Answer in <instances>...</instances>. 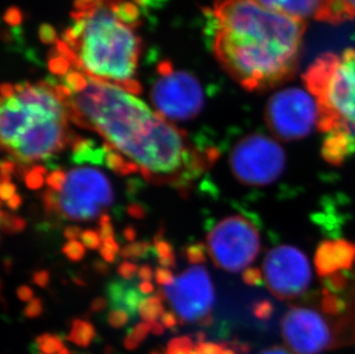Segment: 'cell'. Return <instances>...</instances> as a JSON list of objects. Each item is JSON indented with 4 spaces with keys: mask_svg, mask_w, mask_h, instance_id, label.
Listing matches in <instances>:
<instances>
[{
    "mask_svg": "<svg viewBox=\"0 0 355 354\" xmlns=\"http://www.w3.org/2000/svg\"><path fill=\"white\" fill-rule=\"evenodd\" d=\"M50 68L76 126L97 131L141 169L151 171L152 182L157 175L174 178L178 169L185 171L191 153L185 145V131L159 112H152L137 96L84 75L54 52Z\"/></svg>",
    "mask_w": 355,
    "mask_h": 354,
    "instance_id": "6da1fadb",
    "label": "cell"
},
{
    "mask_svg": "<svg viewBox=\"0 0 355 354\" xmlns=\"http://www.w3.org/2000/svg\"><path fill=\"white\" fill-rule=\"evenodd\" d=\"M211 47L222 68L248 91L284 83L298 69L306 22L253 0H214Z\"/></svg>",
    "mask_w": 355,
    "mask_h": 354,
    "instance_id": "7a4b0ae2",
    "label": "cell"
},
{
    "mask_svg": "<svg viewBox=\"0 0 355 354\" xmlns=\"http://www.w3.org/2000/svg\"><path fill=\"white\" fill-rule=\"evenodd\" d=\"M141 13L128 0H74L71 24L53 52L84 75L138 96Z\"/></svg>",
    "mask_w": 355,
    "mask_h": 354,
    "instance_id": "3957f363",
    "label": "cell"
},
{
    "mask_svg": "<svg viewBox=\"0 0 355 354\" xmlns=\"http://www.w3.org/2000/svg\"><path fill=\"white\" fill-rule=\"evenodd\" d=\"M324 289L315 305L290 308L282 319V336L295 354H321L355 344V298Z\"/></svg>",
    "mask_w": 355,
    "mask_h": 354,
    "instance_id": "277c9868",
    "label": "cell"
},
{
    "mask_svg": "<svg viewBox=\"0 0 355 354\" xmlns=\"http://www.w3.org/2000/svg\"><path fill=\"white\" fill-rule=\"evenodd\" d=\"M302 80L320 107L318 129L324 134L344 131L355 140V50L322 54Z\"/></svg>",
    "mask_w": 355,
    "mask_h": 354,
    "instance_id": "5b68a950",
    "label": "cell"
},
{
    "mask_svg": "<svg viewBox=\"0 0 355 354\" xmlns=\"http://www.w3.org/2000/svg\"><path fill=\"white\" fill-rule=\"evenodd\" d=\"M261 248L260 234L251 221L241 215L227 217L207 235V251L215 266L230 273L250 268Z\"/></svg>",
    "mask_w": 355,
    "mask_h": 354,
    "instance_id": "8992f818",
    "label": "cell"
},
{
    "mask_svg": "<svg viewBox=\"0 0 355 354\" xmlns=\"http://www.w3.org/2000/svg\"><path fill=\"white\" fill-rule=\"evenodd\" d=\"M229 164L241 184L261 187L274 183L284 173L286 155L283 147L262 134H250L232 149Z\"/></svg>",
    "mask_w": 355,
    "mask_h": 354,
    "instance_id": "52a82bcc",
    "label": "cell"
},
{
    "mask_svg": "<svg viewBox=\"0 0 355 354\" xmlns=\"http://www.w3.org/2000/svg\"><path fill=\"white\" fill-rule=\"evenodd\" d=\"M266 124L281 141H300L320 127L321 112L309 90L286 87L272 94L266 107Z\"/></svg>",
    "mask_w": 355,
    "mask_h": 354,
    "instance_id": "ba28073f",
    "label": "cell"
},
{
    "mask_svg": "<svg viewBox=\"0 0 355 354\" xmlns=\"http://www.w3.org/2000/svg\"><path fill=\"white\" fill-rule=\"evenodd\" d=\"M114 201L107 176L94 168L71 169L60 192L59 214L71 221H91L101 217Z\"/></svg>",
    "mask_w": 355,
    "mask_h": 354,
    "instance_id": "9c48e42d",
    "label": "cell"
},
{
    "mask_svg": "<svg viewBox=\"0 0 355 354\" xmlns=\"http://www.w3.org/2000/svg\"><path fill=\"white\" fill-rule=\"evenodd\" d=\"M159 76L151 89V101L157 112L173 121H188L204 107V91L197 77L178 71L169 61L159 65Z\"/></svg>",
    "mask_w": 355,
    "mask_h": 354,
    "instance_id": "30bf717a",
    "label": "cell"
},
{
    "mask_svg": "<svg viewBox=\"0 0 355 354\" xmlns=\"http://www.w3.org/2000/svg\"><path fill=\"white\" fill-rule=\"evenodd\" d=\"M261 271L267 289L282 301L302 297L312 283L309 258L291 245H278L269 251Z\"/></svg>",
    "mask_w": 355,
    "mask_h": 354,
    "instance_id": "8fae6325",
    "label": "cell"
},
{
    "mask_svg": "<svg viewBox=\"0 0 355 354\" xmlns=\"http://www.w3.org/2000/svg\"><path fill=\"white\" fill-rule=\"evenodd\" d=\"M164 291L181 323H199L211 314L214 287L208 271L201 266L189 268L176 276L174 283L164 287Z\"/></svg>",
    "mask_w": 355,
    "mask_h": 354,
    "instance_id": "7c38bea8",
    "label": "cell"
},
{
    "mask_svg": "<svg viewBox=\"0 0 355 354\" xmlns=\"http://www.w3.org/2000/svg\"><path fill=\"white\" fill-rule=\"evenodd\" d=\"M259 5L285 17L307 22L309 20L339 24L353 20L352 15L339 0H253Z\"/></svg>",
    "mask_w": 355,
    "mask_h": 354,
    "instance_id": "4fadbf2b",
    "label": "cell"
},
{
    "mask_svg": "<svg viewBox=\"0 0 355 354\" xmlns=\"http://www.w3.org/2000/svg\"><path fill=\"white\" fill-rule=\"evenodd\" d=\"M354 262L355 246L349 242H325L316 252V269L327 283L345 282V273L351 271Z\"/></svg>",
    "mask_w": 355,
    "mask_h": 354,
    "instance_id": "5bb4252c",
    "label": "cell"
},
{
    "mask_svg": "<svg viewBox=\"0 0 355 354\" xmlns=\"http://www.w3.org/2000/svg\"><path fill=\"white\" fill-rule=\"evenodd\" d=\"M355 151V140L344 131H331L325 136L322 155L332 165H340Z\"/></svg>",
    "mask_w": 355,
    "mask_h": 354,
    "instance_id": "9a60e30c",
    "label": "cell"
},
{
    "mask_svg": "<svg viewBox=\"0 0 355 354\" xmlns=\"http://www.w3.org/2000/svg\"><path fill=\"white\" fill-rule=\"evenodd\" d=\"M107 292L113 307L124 310L131 315L136 314L143 301L139 289H135L123 282L110 284Z\"/></svg>",
    "mask_w": 355,
    "mask_h": 354,
    "instance_id": "2e32d148",
    "label": "cell"
},
{
    "mask_svg": "<svg viewBox=\"0 0 355 354\" xmlns=\"http://www.w3.org/2000/svg\"><path fill=\"white\" fill-rule=\"evenodd\" d=\"M73 153H74L75 162L82 164V162H91V164L101 165L105 162L104 149H97L96 147V142L92 141L90 138L82 137L80 135H74V137L71 140V145Z\"/></svg>",
    "mask_w": 355,
    "mask_h": 354,
    "instance_id": "e0dca14e",
    "label": "cell"
},
{
    "mask_svg": "<svg viewBox=\"0 0 355 354\" xmlns=\"http://www.w3.org/2000/svg\"><path fill=\"white\" fill-rule=\"evenodd\" d=\"M138 313L141 315V318L148 322V323H153L157 322L158 319L162 318L164 314V304L162 301L158 296H151V297L144 298L139 305Z\"/></svg>",
    "mask_w": 355,
    "mask_h": 354,
    "instance_id": "ac0fdd59",
    "label": "cell"
},
{
    "mask_svg": "<svg viewBox=\"0 0 355 354\" xmlns=\"http://www.w3.org/2000/svg\"><path fill=\"white\" fill-rule=\"evenodd\" d=\"M94 336V328L90 322L87 321L75 320L71 326V330L69 332L68 338L71 342H74L75 344L80 345V346H87L90 344L92 338Z\"/></svg>",
    "mask_w": 355,
    "mask_h": 354,
    "instance_id": "d6986e66",
    "label": "cell"
},
{
    "mask_svg": "<svg viewBox=\"0 0 355 354\" xmlns=\"http://www.w3.org/2000/svg\"><path fill=\"white\" fill-rule=\"evenodd\" d=\"M47 175V168L43 165H34L31 168H26L22 174L24 183L31 190H38L43 187Z\"/></svg>",
    "mask_w": 355,
    "mask_h": 354,
    "instance_id": "ffe728a7",
    "label": "cell"
},
{
    "mask_svg": "<svg viewBox=\"0 0 355 354\" xmlns=\"http://www.w3.org/2000/svg\"><path fill=\"white\" fill-rule=\"evenodd\" d=\"M27 227V221L24 217L15 214L7 213L5 210L1 211V230L5 234H19Z\"/></svg>",
    "mask_w": 355,
    "mask_h": 354,
    "instance_id": "44dd1931",
    "label": "cell"
},
{
    "mask_svg": "<svg viewBox=\"0 0 355 354\" xmlns=\"http://www.w3.org/2000/svg\"><path fill=\"white\" fill-rule=\"evenodd\" d=\"M152 245L150 242L141 241L129 243L121 248L120 255L123 259H141L146 258L151 252Z\"/></svg>",
    "mask_w": 355,
    "mask_h": 354,
    "instance_id": "7402d4cb",
    "label": "cell"
},
{
    "mask_svg": "<svg viewBox=\"0 0 355 354\" xmlns=\"http://www.w3.org/2000/svg\"><path fill=\"white\" fill-rule=\"evenodd\" d=\"M151 324L148 322H141L135 327L134 330L131 331L130 335L125 338V346L128 348H134L148 336V331L151 330Z\"/></svg>",
    "mask_w": 355,
    "mask_h": 354,
    "instance_id": "603a6c76",
    "label": "cell"
},
{
    "mask_svg": "<svg viewBox=\"0 0 355 354\" xmlns=\"http://www.w3.org/2000/svg\"><path fill=\"white\" fill-rule=\"evenodd\" d=\"M185 258L190 264L198 266L206 261V246L202 243H195L185 248Z\"/></svg>",
    "mask_w": 355,
    "mask_h": 354,
    "instance_id": "cb8c5ba5",
    "label": "cell"
},
{
    "mask_svg": "<svg viewBox=\"0 0 355 354\" xmlns=\"http://www.w3.org/2000/svg\"><path fill=\"white\" fill-rule=\"evenodd\" d=\"M62 253L71 261L78 262L85 257V246L82 242L69 241L62 246Z\"/></svg>",
    "mask_w": 355,
    "mask_h": 354,
    "instance_id": "d4e9b609",
    "label": "cell"
},
{
    "mask_svg": "<svg viewBox=\"0 0 355 354\" xmlns=\"http://www.w3.org/2000/svg\"><path fill=\"white\" fill-rule=\"evenodd\" d=\"M44 210L46 212L47 215H52V214H59V201H60V192L52 190V189H47L43 194Z\"/></svg>",
    "mask_w": 355,
    "mask_h": 354,
    "instance_id": "484cf974",
    "label": "cell"
},
{
    "mask_svg": "<svg viewBox=\"0 0 355 354\" xmlns=\"http://www.w3.org/2000/svg\"><path fill=\"white\" fill-rule=\"evenodd\" d=\"M37 343L40 350L46 354H54L62 351V343L58 337L50 335H43L37 338Z\"/></svg>",
    "mask_w": 355,
    "mask_h": 354,
    "instance_id": "4316f807",
    "label": "cell"
},
{
    "mask_svg": "<svg viewBox=\"0 0 355 354\" xmlns=\"http://www.w3.org/2000/svg\"><path fill=\"white\" fill-rule=\"evenodd\" d=\"M80 238L84 246L90 248V250H101V246H103L101 235L97 230H92V229L83 230Z\"/></svg>",
    "mask_w": 355,
    "mask_h": 354,
    "instance_id": "83f0119b",
    "label": "cell"
},
{
    "mask_svg": "<svg viewBox=\"0 0 355 354\" xmlns=\"http://www.w3.org/2000/svg\"><path fill=\"white\" fill-rule=\"evenodd\" d=\"M67 180V174L64 171H53L46 176V184L52 190L61 192Z\"/></svg>",
    "mask_w": 355,
    "mask_h": 354,
    "instance_id": "f1b7e54d",
    "label": "cell"
},
{
    "mask_svg": "<svg viewBox=\"0 0 355 354\" xmlns=\"http://www.w3.org/2000/svg\"><path fill=\"white\" fill-rule=\"evenodd\" d=\"M108 323L111 324L112 327L122 328L123 326L129 322L130 314L124 310L120 308H113L110 313H108Z\"/></svg>",
    "mask_w": 355,
    "mask_h": 354,
    "instance_id": "f546056e",
    "label": "cell"
},
{
    "mask_svg": "<svg viewBox=\"0 0 355 354\" xmlns=\"http://www.w3.org/2000/svg\"><path fill=\"white\" fill-rule=\"evenodd\" d=\"M124 164H125L124 158L122 157V154L119 153L116 151H113L111 153L106 154L105 165H106L110 169L115 171L116 174L120 171L121 168L123 167Z\"/></svg>",
    "mask_w": 355,
    "mask_h": 354,
    "instance_id": "4dcf8cb0",
    "label": "cell"
},
{
    "mask_svg": "<svg viewBox=\"0 0 355 354\" xmlns=\"http://www.w3.org/2000/svg\"><path fill=\"white\" fill-rule=\"evenodd\" d=\"M138 269H139V267H138L137 264H134V262L123 261L119 266L118 273L121 278L127 280V281H130V280L134 278L135 275L138 274Z\"/></svg>",
    "mask_w": 355,
    "mask_h": 354,
    "instance_id": "1f68e13d",
    "label": "cell"
},
{
    "mask_svg": "<svg viewBox=\"0 0 355 354\" xmlns=\"http://www.w3.org/2000/svg\"><path fill=\"white\" fill-rule=\"evenodd\" d=\"M155 281L160 285H164V287H169L171 284L174 283L175 278L171 269L164 267H158L155 269Z\"/></svg>",
    "mask_w": 355,
    "mask_h": 354,
    "instance_id": "d6a6232c",
    "label": "cell"
},
{
    "mask_svg": "<svg viewBox=\"0 0 355 354\" xmlns=\"http://www.w3.org/2000/svg\"><path fill=\"white\" fill-rule=\"evenodd\" d=\"M130 3H135L136 6L141 8V12H148L151 10H158L167 3V0H128Z\"/></svg>",
    "mask_w": 355,
    "mask_h": 354,
    "instance_id": "836d02e7",
    "label": "cell"
},
{
    "mask_svg": "<svg viewBox=\"0 0 355 354\" xmlns=\"http://www.w3.org/2000/svg\"><path fill=\"white\" fill-rule=\"evenodd\" d=\"M243 281L248 285H258L263 281L262 278V271L257 268H248L246 271H243Z\"/></svg>",
    "mask_w": 355,
    "mask_h": 354,
    "instance_id": "e575fe53",
    "label": "cell"
},
{
    "mask_svg": "<svg viewBox=\"0 0 355 354\" xmlns=\"http://www.w3.org/2000/svg\"><path fill=\"white\" fill-rule=\"evenodd\" d=\"M43 312V303L40 298H34L31 303H28L27 307L24 308V315L27 318H37Z\"/></svg>",
    "mask_w": 355,
    "mask_h": 354,
    "instance_id": "d590c367",
    "label": "cell"
},
{
    "mask_svg": "<svg viewBox=\"0 0 355 354\" xmlns=\"http://www.w3.org/2000/svg\"><path fill=\"white\" fill-rule=\"evenodd\" d=\"M17 194V185L12 180H1L0 185V198L3 201H8Z\"/></svg>",
    "mask_w": 355,
    "mask_h": 354,
    "instance_id": "8d00e7d4",
    "label": "cell"
},
{
    "mask_svg": "<svg viewBox=\"0 0 355 354\" xmlns=\"http://www.w3.org/2000/svg\"><path fill=\"white\" fill-rule=\"evenodd\" d=\"M155 251L158 254V259H164V258H171L174 255V248L169 242L162 241L159 242L155 244Z\"/></svg>",
    "mask_w": 355,
    "mask_h": 354,
    "instance_id": "74e56055",
    "label": "cell"
},
{
    "mask_svg": "<svg viewBox=\"0 0 355 354\" xmlns=\"http://www.w3.org/2000/svg\"><path fill=\"white\" fill-rule=\"evenodd\" d=\"M17 165L13 160H3L1 162V180H12V175L17 173Z\"/></svg>",
    "mask_w": 355,
    "mask_h": 354,
    "instance_id": "f35d334b",
    "label": "cell"
},
{
    "mask_svg": "<svg viewBox=\"0 0 355 354\" xmlns=\"http://www.w3.org/2000/svg\"><path fill=\"white\" fill-rule=\"evenodd\" d=\"M50 273H49V271H35L33 278H31L33 283L36 284V285L40 287H46L49 283H50Z\"/></svg>",
    "mask_w": 355,
    "mask_h": 354,
    "instance_id": "ab89813d",
    "label": "cell"
},
{
    "mask_svg": "<svg viewBox=\"0 0 355 354\" xmlns=\"http://www.w3.org/2000/svg\"><path fill=\"white\" fill-rule=\"evenodd\" d=\"M202 152H204L205 158H206L209 167H211V165L215 164L221 157V151L218 150V147L209 146L207 149H205V151H202Z\"/></svg>",
    "mask_w": 355,
    "mask_h": 354,
    "instance_id": "60d3db41",
    "label": "cell"
},
{
    "mask_svg": "<svg viewBox=\"0 0 355 354\" xmlns=\"http://www.w3.org/2000/svg\"><path fill=\"white\" fill-rule=\"evenodd\" d=\"M127 213L130 215L131 217H134V219H137V220H141V219H144L146 217V211H145V208L141 206V204H130L127 208Z\"/></svg>",
    "mask_w": 355,
    "mask_h": 354,
    "instance_id": "b9f144b4",
    "label": "cell"
},
{
    "mask_svg": "<svg viewBox=\"0 0 355 354\" xmlns=\"http://www.w3.org/2000/svg\"><path fill=\"white\" fill-rule=\"evenodd\" d=\"M17 296L21 301L31 303L34 299V291L31 290V287L28 285H21L17 287Z\"/></svg>",
    "mask_w": 355,
    "mask_h": 354,
    "instance_id": "7bdbcfd3",
    "label": "cell"
},
{
    "mask_svg": "<svg viewBox=\"0 0 355 354\" xmlns=\"http://www.w3.org/2000/svg\"><path fill=\"white\" fill-rule=\"evenodd\" d=\"M83 230L78 226H68L64 228V237L69 241H78V238L80 237Z\"/></svg>",
    "mask_w": 355,
    "mask_h": 354,
    "instance_id": "ee69618b",
    "label": "cell"
},
{
    "mask_svg": "<svg viewBox=\"0 0 355 354\" xmlns=\"http://www.w3.org/2000/svg\"><path fill=\"white\" fill-rule=\"evenodd\" d=\"M138 171H141L139 165L136 164L135 161H127L124 164L123 167L121 168L118 174L121 175V176H128V175L135 174V173H138Z\"/></svg>",
    "mask_w": 355,
    "mask_h": 354,
    "instance_id": "f6af8a7d",
    "label": "cell"
},
{
    "mask_svg": "<svg viewBox=\"0 0 355 354\" xmlns=\"http://www.w3.org/2000/svg\"><path fill=\"white\" fill-rule=\"evenodd\" d=\"M138 278L141 280V282L150 281L151 282L153 278V269H152L150 264H143L138 269Z\"/></svg>",
    "mask_w": 355,
    "mask_h": 354,
    "instance_id": "bcb514c9",
    "label": "cell"
},
{
    "mask_svg": "<svg viewBox=\"0 0 355 354\" xmlns=\"http://www.w3.org/2000/svg\"><path fill=\"white\" fill-rule=\"evenodd\" d=\"M161 323L166 328H173L178 324V315L174 312H164V314L161 318Z\"/></svg>",
    "mask_w": 355,
    "mask_h": 354,
    "instance_id": "7dc6e473",
    "label": "cell"
},
{
    "mask_svg": "<svg viewBox=\"0 0 355 354\" xmlns=\"http://www.w3.org/2000/svg\"><path fill=\"white\" fill-rule=\"evenodd\" d=\"M99 235H101V239L104 241L106 238L114 237V228H113V224H103V226H99V230H98Z\"/></svg>",
    "mask_w": 355,
    "mask_h": 354,
    "instance_id": "c3c4849f",
    "label": "cell"
},
{
    "mask_svg": "<svg viewBox=\"0 0 355 354\" xmlns=\"http://www.w3.org/2000/svg\"><path fill=\"white\" fill-rule=\"evenodd\" d=\"M108 301L106 298L97 297L94 298L92 303H91V311L92 312H101L104 311L105 308L107 307Z\"/></svg>",
    "mask_w": 355,
    "mask_h": 354,
    "instance_id": "681fc988",
    "label": "cell"
},
{
    "mask_svg": "<svg viewBox=\"0 0 355 354\" xmlns=\"http://www.w3.org/2000/svg\"><path fill=\"white\" fill-rule=\"evenodd\" d=\"M99 253H101L103 260L106 261L107 264H113V262H115V260H116V254H115L113 251L108 250L107 248L101 246V250H99Z\"/></svg>",
    "mask_w": 355,
    "mask_h": 354,
    "instance_id": "f907efd6",
    "label": "cell"
},
{
    "mask_svg": "<svg viewBox=\"0 0 355 354\" xmlns=\"http://www.w3.org/2000/svg\"><path fill=\"white\" fill-rule=\"evenodd\" d=\"M103 246L107 248L108 250L113 251L115 254H119L121 252L120 245L118 242L115 241L114 237L106 238L103 241Z\"/></svg>",
    "mask_w": 355,
    "mask_h": 354,
    "instance_id": "816d5d0a",
    "label": "cell"
},
{
    "mask_svg": "<svg viewBox=\"0 0 355 354\" xmlns=\"http://www.w3.org/2000/svg\"><path fill=\"white\" fill-rule=\"evenodd\" d=\"M7 208H10V211H17L21 208L22 205V197L20 194H17L13 197L10 198V201H7Z\"/></svg>",
    "mask_w": 355,
    "mask_h": 354,
    "instance_id": "f5cc1de1",
    "label": "cell"
},
{
    "mask_svg": "<svg viewBox=\"0 0 355 354\" xmlns=\"http://www.w3.org/2000/svg\"><path fill=\"white\" fill-rule=\"evenodd\" d=\"M94 269L97 271L98 274L106 275L110 271L108 264L106 261L104 260H96L94 262Z\"/></svg>",
    "mask_w": 355,
    "mask_h": 354,
    "instance_id": "db71d44e",
    "label": "cell"
},
{
    "mask_svg": "<svg viewBox=\"0 0 355 354\" xmlns=\"http://www.w3.org/2000/svg\"><path fill=\"white\" fill-rule=\"evenodd\" d=\"M260 354H295L290 351L288 348H281V346H272V348H266Z\"/></svg>",
    "mask_w": 355,
    "mask_h": 354,
    "instance_id": "11a10c76",
    "label": "cell"
},
{
    "mask_svg": "<svg viewBox=\"0 0 355 354\" xmlns=\"http://www.w3.org/2000/svg\"><path fill=\"white\" fill-rule=\"evenodd\" d=\"M122 234H123V237L125 238L127 242H134L137 237V231L132 226H128V227L124 228Z\"/></svg>",
    "mask_w": 355,
    "mask_h": 354,
    "instance_id": "9f6ffc18",
    "label": "cell"
},
{
    "mask_svg": "<svg viewBox=\"0 0 355 354\" xmlns=\"http://www.w3.org/2000/svg\"><path fill=\"white\" fill-rule=\"evenodd\" d=\"M138 289L141 291V294L148 296V294H151L155 291V285L150 281L141 282L138 285Z\"/></svg>",
    "mask_w": 355,
    "mask_h": 354,
    "instance_id": "6f0895ef",
    "label": "cell"
},
{
    "mask_svg": "<svg viewBox=\"0 0 355 354\" xmlns=\"http://www.w3.org/2000/svg\"><path fill=\"white\" fill-rule=\"evenodd\" d=\"M158 261L161 267L168 268V269H171V268L175 267V266H176V259H175V255H173V257L171 258L158 259Z\"/></svg>",
    "mask_w": 355,
    "mask_h": 354,
    "instance_id": "680465c9",
    "label": "cell"
},
{
    "mask_svg": "<svg viewBox=\"0 0 355 354\" xmlns=\"http://www.w3.org/2000/svg\"><path fill=\"white\" fill-rule=\"evenodd\" d=\"M339 1L346 7V10H349L353 19H355V0H339Z\"/></svg>",
    "mask_w": 355,
    "mask_h": 354,
    "instance_id": "91938a15",
    "label": "cell"
},
{
    "mask_svg": "<svg viewBox=\"0 0 355 354\" xmlns=\"http://www.w3.org/2000/svg\"><path fill=\"white\" fill-rule=\"evenodd\" d=\"M111 224V217L108 215V214H103L99 217V226H103V224Z\"/></svg>",
    "mask_w": 355,
    "mask_h": 354,
    "instance_id": "94428289",
    "label": "cell"
},
{
    "mask_svg": "<svg viewBox=\"0 0 355 354\" xmlns=\"http://www.w3.org/2000/svg\"><path fill=\"white\" fill-rule=\"evenodd\" d=\"M74 282L75 283L78 284V285H85L84 281H82V278H74Z\"/></svg>",
    "mask_w": 355,
    "mask_h": 354,
    "instance_id": "6125c7cd",
    "label": "cell"
}]
</instances>
